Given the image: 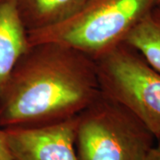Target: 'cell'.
<instances>
[{
  "mask_svg": "<svg viewBox=\"0 0 160 160\" xmlns=\"http://www.w3.org/2000/svg\"><path fill=\"white\" fill-rule=\"evenodd\" d=\"M102 93L95 61L55 42L30 45L0 94V127L74 118Z\"/></svg>",
  "mask_w": 160,
  "mask_h": 160,
  "instance_id": "6da1fadb",
  "label": "cell"
},
{
  "mask_svg": "<svg viewBox=\"0 0 160 160\" xmlns=\"http://www.w3.org/2000/svg\"><path fill=\"white\" fill-rule=\"evenodd\" d=\"M157 0H86L62 22L29 31V45L55 42L93 60L123 43Z\"/></svg>",
  "mask_w": 160,
  "mask_h": 160,
  "instance_id": "7a4b0ae2",
  "label": "cell"
},
{
  "mask_svg": "<svg viewBox=\"0 0 160 160\" xmlns=\"http://www.w3.org/2000/svg\"><path fill=\"white\" fill-rule=\"evenodd\" d=\"M155 142L142 120L102 93L77 116L79 160H146Z\"/></svg>",
  "mask_w": 160,
  "mask_h": 160,
  "instance_id": "3957f363",
  "label": "cell"
},
{
  "mask_svg": "<svg viewBox=\"0 0 160 160\" xmlns=\"http://www.w3.org/2000/svg\"><path fill=\"white\" fill-rule=\"evenodd\" d=\"M95 61L103 95L122 104L160 137V72L123 42Z\"/></svg>",
  "mask_w": 160,
  "mask_h": 160,
  "instance_id": "277c9868",
  "label": "cell"
},
{
  "mask_svg": "<svg viewBox=\"0 0 160 160\" xmlns=\"http://www.w3.org/2000/svg\"><path fill=\"white\" fill-rule=\"evenodd\" d=\"M77 116L38 126L3 128L13 160H79L75 147Z\"/></svg>",
  "mask_w": 160,
  "mask_h": 160,
  "instance_id": "5b68a950",
  "label": "cell"
},
{
  "mask_svg": "<svg viewBox=\"0 0 160 160\" xmlns=\"http://www.w3.org/2000/svg\"><path fill=\"white\" fill-rule=\"evenodd\" d=\"M29 46V31L20 16L16 0H0V94Z\"/></svg>",
  "mask_w": 160,
  "mask_h": 160,
  "instance_id": "8992f818",
  "label": "cell"
},
{
  "mask_svg": "<svg viewBox=\"0 0 160 160\" xmlns=\"http://www.w3.org/2000/svg\"><path fill=\"white\" fill-rule=\"evenodd\" d=\"M86 0H16L28 31L50 27L77 11Z\"/></svg>",
  "mask_w": 160,
  "mask_h": 160,
  "instance_id": "52a82bcc",
  "label": "cell"
},
{
  "mask_svg": "<svg viewBox=\"0 0 160 160\" xmlns=\"http://www.w3.org/2000/svg\"><path fill=\"white\" fill-rule=\"evenodd\" d=\"M124 42L137 50L160 72V6H155L134 26Z\"/></svg>",
  "mask_w": 160,
  "mask_h": 160,
  "instance_id": "ba28073f",
  "label": "cell"
},
{
  "mask_svg": "<svg viewBox=\"0 0 160 160\" xmlns=\"http://www.w3.org/2000/svg\"><path fill=\"white\" fill-rule=\"evenodd\" d=\"M0 160H13L9 152V149L7 148L4 131L3 128L1 127H0Z\"/></svg>",
  "mask_w": 160,
  "mask_h": 160,
  "instance_id": "9c48e42d",
  "label": "cell"
},
{
  "mask_svg": "<svg viewBox=\"0 0 160 160\" xmlns=\"http://www.w3.org/2000/svg\"><path fill=\"white\" fill-rule=\"evenodd\" d=\"M146 160H160V137L156 140L154 146L150 149Z\"/></svg>",
  "mask_w": 160,
  "mask_h": 160,
  "instance_id": "30bf717a",
  "label": "cell"
},
{
  "mask_svg": "<svg viewBox=\"0 0 160 160\" xmlns=\"http://www.w3.org/2000/svg\"><path fill=\"white\" fill-rule=\"evenodd\" d=\"M156 6H160V0H157V4H156Z\"/></svg>",
  "mask_w": 160,
  "mask_h": 160,
  "instance_id": "8fae6325",
  "label": "cell"
}]
</instances>
